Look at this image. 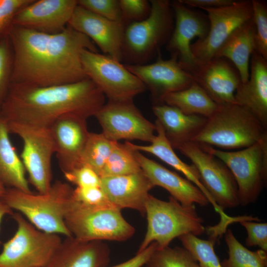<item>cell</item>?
Instances as JSON below:
<instances>
[{"label": "cell", "instance_id": "5bb4252c", "mask_svg": "<svg viewBox=\"0 0 267 267\" xmlns=\"http://www.w3.org/2000/svg\"><path fill=\"white\" fill-rule=\"evenodd\" d=\"M107 138L138 140L151 143L156 135V126L145 118L133 101H108L94 116Z\"/></svg>", "mask_w": 267, "mask_h": 267}, {"label": "cell", "instance_id": "52a82bcc", "mask_svg": "<svg viewBox=\"0 0 267 267\" xmlns=\"http://www.w3.org/2000/svg\"><path fill=\"white\" fill-rule=\"evenodd\" d=\"M222 161L237 185L240 205L256 202L267 183V135L254 144L234 151L200 145Z\"/></svg>", "mask_w": 267, "mask_h": 267}, {"label": "cell", "instance_id": "74e56055", "mask_svg": "<svg viewBox=\"0 0 267 267\" xmlns=\"http://www.w3.org/2000/svg\"><path fill=\"white\" fill-rule=\"evenodd\" d=\"M34 0H0V41L8 36L17 12Z\"/></svg>", "mask_w": 267, "mask_h": 267}, {"label": "cell", "instance_id": "9a60e30c", "mask_svg": "<svg viewBox=\"0 0 267 267\" xmlns=\"http://www.w3.org/2000/svg\"><path fill=\"white\" fill-rule=\"evenodd\" d=\"M174 14V27L166 48L171 57L176 58L186 71L195 63L191 42L195 38L202 40L207 35L209 22L206 14L194 10L178 0L171 2Z\"/></svg>", "mask_w": 267, "mask_h": 267}, {"label": "cell", "instance_id": "7402d4cb", "mask_svg": "<svg viewBox=\"0 0 267 267\" xmlns=\"http://www.w3.org/2000/svg\"><path fill=\"white\" fill-rule=\"evenodd\" d=\"M154 186L142 171L130 175L100 178V187L109 201L121 210L130 208L145 214L149 191Z\"/></svg>", "mask_w": 267, "mask_h": 267}, {"label": "cell", "instance_id": "8d00e7d4", "mask_svg": "<svg viewBox=\"0 0 267 267\" xmlns=\"http://www.w3.org/2000/svg\"><path fill=\"white\" fill-rule=\"evenodd\" d=\"M78 4L82 7L112 21H124L117 0H79Z\"/></svg>", "mask_w": 267, "mask_h": 267}, {"label": "cell", "instance_id": "cb8c5ba5", "mask_svg": "<svg viewBox=\"0 0 267 267\" xmlns=\"http://www.w3.org/2000/svg\"><path fill=\"white\" fill-rule=\"evenodd\" d=\"M250 63L248 80L236 89L235 102L250 111L267 129V60L255 50Z\"/></svg>", "mask_w": 267, "mask_h": 267}, {"label": "cell", "instance_id": "7bdbcfd3", "mask_svg": "<svg viewBox=\"0 0 267 267\" xmlns=\"http://www.w3.org/2000/svg\"><path fill=\"white\" fill-rule=\"evenodd\" d=\"M158 248L157 244L155 242H153L145 249L137 252L136 256L132 259L111 267H142L143 265H145L153 253Z\"/></svg>", "mask_w": 267, "mask_h": 267}, {"label": "cell", "instance_id": "4dcf8cb0", "mask_svg": "<svg viewBox=\"0 0 267 267\" xmlns=\"http://www.w3.org/2000/svg\"><path fill=\"white\" fill-rule=\"evenodd\" d=\"M142 171L135 156V150L128 144L118 142L105 162L100 178L130 175Z\"/></svg>", "mask_w": 267, "mask_h": 267}, {"label": "cell", "instance_id": "5b68a950", "mask_svg": "<svg viewBox=\"0 0 267 267\" xmlns=\"http://www.w3.org/2000/svg\"><path fill=\"white\" fill-rule=\"evenodd\" d=\"M147 229L137 252L152 242L158 249L169 246L175 238L186 234L201 235L205 231L204 221L196 210L195 205H182L170 196L168 201L159 199L150 194L145 206Z\"/></svg>", "mask_w": 267, "mask_h": 267}, {"label": "cell", "instance_id": "2e32d148", "mask_svg": "<svg viewBox=\"0 0 267 267\" xmlns=\"http://www.w3.org/2000/svg\"><path fill=\"white\" fill-rule=\"evenodd\" d=\"M125 67L149 89L154 105L164 104L167 94L186 89L194 83L191 74L180 66L176 58L164 60L160 54L153 63L129 64Z\"/></svg>", "mask_w": 267, "mask_h": 267}, {"label": "cell", "instance_id": "d4e9b609", "mask_svg": "<svg viewBox=\"0 0 267 267\" xmlns=\"http://www.w3.org/2000/svg\"><path fill=\"white\" fill-rule=\"evenodd\" d=\"M152 110L174 149L191 141L207 119L199 115H186L177 108L165 104L154 105Z\"/></svg>", "mask_w": 267, "mask_h": 267}, {"label": "cell", "instance_id": "3957f363", "mask_svg": "<svg viewBox=\"0 0 267 267\" xmlns=\"http://www.w3.org/2000/svg\"><path fill=\"white\" fill-rule=\"evenodd\" d=\"M73 189L69 184L56 180L45 193H26L6 188L0 199L40 230L68 237L72 235L65 218L74 200Z\"/></svg>", "mask_w": 267, "mask_h": 267}, {"label": "cell", "instance_id": "f546056e", "mask_svg": "<svg viewBox=\"0 0 267 267\" xmlns=\"http://www.w3.org/2000/svg\"><path fill=\"white\" fill-rule=\"evenodd\" d=\"M228 258L222 262V267H267V252L261 249L252 251L236 239L230 229L225 233Z\"/></svg>", "mask_w": 267, "mask_h": 267}, {"label": "cell", "instance_id": "ffe728a7", "mask_svg": "<svg viewBox=\"0 0 267 267\" xmlns=\"http://www.w3.org/2000/svg\"><path fill=\"white\" fill-rule=\"evenodd\" d=\"M77 4L76 0H34L17 12L12 25L44 33H58L68 25Z\"/></svg>", "mask_w": 267, "mask_h": 267}, {"label": "cell", "instance_id": "603a6c76", "mask_svg": "<svg viewBox=\"0 0 267 267\" xmlns=\"http://www.w3.org/2000/svg\"><path fill=\"white\" fill-rule=\"evenodd\" d=\"M110 249L102 241H83L68 237L44 267H106Z\"/></svg>", "mask_w": 267, "mask_h": 267}, {"label": "cell", "instance_id": "1f68e13d", "mask_svg": "<svg viewBox=\"0 0 267 267\" xmlns=\"http://www.w3.org/2000/svg\"><path fill=\"white\" fill-rule=\"evenodd\" d=\"M118 142L107 138L102 133L89 132L82 156V166L89 167L99 177Z\"/></svg>", "mask_w": 267, "mask_h": 267}, {"label": "cell", "instance_id": "4316f807", "mask_svg": "<svg viewBox=\"0 0 267 267\" xmlns=\"http://www.w3.org/2000/svg\"><path fill=\"white\" fill-rule=\"evenodd\" d=\"M255 32L252 18L233 31L215 55L225 58L234 65L242 83L249 79L250 58L256 49Z\"/></svg>", "mask_w": 267, "mask_h": 267}, {"label": "cell", "instance_id": "484cf974", "mask_svg": "<svg viewBox=\"0 0 267 267\" xmlns=\"http://www.w3.org/2000/svg\"><path fill=\"white\" fill-rule=\"evenodd\" d=\"M156 135L152 141L148 145H136L130 141L128 144L135 150L150 153L162 161L171 166L175 169L181 173L188 180L190 181L204 193L214 206L215 210L221 217L224 216V213L213 201L211 196L202 184L199 174L193 165H189L183 162L176 154L174 148L167 139L164 131L160 124L156 120Z\"/></svg>", "mask_w": 267, "mask_h": 267}, {"label": "cell", "instance_id": "d6a6232c", "mask_svg": "<svg viewBox=\"0 0 267 267\" xmlns=\"http://www.w3.org/2000/svg\"><path fill=\"white\" fill-rule=\"evenodd\" d=\"M146 267H200L193 255L184 247L169 246L157 249Z\"/></svg>", "mask_w": 267, "mask_h": 267}, {"label": "cell", "instance_id": "60d3db41", "mask_svg": "<svg viewBox=\"0 0 267 267\" xmlns=\"http://www.w3.org/2000/svg\"><path fill=\"white\" fill-rule=\"evenodd\" d=\"M123 20L141 21L149 15L151 5L145 0H119Z\"/></svg>", "mask_w": 267, "mask_h": 267}, {"label": "cell", "instance_id": "8992f818", "mask_svg": "<svg viewBox=\"0 0 267 267\" xmlns=\"http://www.w3.org/2000/svg\"><path fill=\"white\" fill-rule=\"evenodd\" d=\"M151 10L145 19L133 22L125 28L122 46L123 58L131 64H144L167 44L174 27L171 2L151 0Z\"/></svg>", "mask_w": 267, "mask_h": 267}, {"label": "cell", "instance_id": "6da1fadb", "mask_svg": "<svg viewBox=\"0 0 267 267\" xmlns=\"http://www.w3.org/2000/svg\"><path fill=\"white\" fill-rule=\"evenodd\" d=\"M8 36L13 52L11 84L47 87L81 81L88 78L82 51L97 52L89 38L69 25L55 33L12 25Z\"/></svg>", "mask_w": 267, "mask_h": 267}, {"label": "cell", "instance_id": "bcb514c9", "mask_svg": "<svg viewBox=\"0 0 267 267\" xmlns=\"http://www.w3.org/2000/svg\"><path fill=\"white\" fill-rule=\"evenodd\" d=\"M6 189V187L4 185V184L0 181V198H1L2 195L5 193Z\"/></svg>", "mask_w": 267, "mask_h": 267}, {"label": "cell", "instance_id": "277c9868", "mask_svg": "<svg viewBox=\"0 0 267 267\" xmlns=\"http://www.w3.org/2000/svg\"><path fill=\"white\" fill-rule=\"evenodd\" d=\"M267 135V129L248 109L236 103L218 106L191 141L219 149H242Z\"/></svg>", "mask_w": 267, "mask_h": 267}, {"label": "cell", "instance_id": "44dd1931", "mask_svg": "<svg viewBox=\"0 0 267 267\" xmlns=\"http://www.w3.org/2000/svg\"><path fill=\"white\" fill-rule=\"evenodd\" d=\"M135 156L142 172L153 186L167 190L182 205L197 204L204 207L210 203L200 189L186 178L146 157L141 152L135 150Z\"/></svg>", "mask_w": 267, "mask_h": 267}, {"label": "cell", "instance_id": "4fadbf2b", "mask_svg": "<svg viewBox=\"0 0 267 267\" xmlns=\"http://www.w3.org/2000/svg\"><path fill=\"white\" fill-rule=\"evenodd\" d=\"M207 12L209 29L202 40L191 44L195 61H206L215 56L229 36L240 26L252 18L251 0H235L230 5L202 8Z\"/></svg>", "mask_w": 267, "mask_h": 267}, {"label": "cell", "instance_id": "e575fe53", "mask_svg": "<svg viewBox=\"0 0 267 267\" xmlns=\"http://www.w3.org/2000/svg\"><path fill=\"white\" fill-rule=\"evenodd\" d=\"M252 18L255 27V51L267 60V4L261 0H252Z\"/></svg>", "mask_w": 267, "mask_h": 267}, {"label": "cell", "instance_id": "d590c367", "mask_svg": "<svg viewBox=\"0 0 267 267\" xmlns=\"http://www.w3.org/2000/svg\"><path fill=\"white\" fill-rule=\"evenodd\" d=\"M13 52L8 36L0 41V111L11 84Z\"/></svg>", "mask_w": 267, "mask_h": 267}, {"label": "cell", "instance_id": "8fae6325", "mask_svg": "<svg viewBox=\"0 0 267 267\" xmlns=\"http://www.w3.org/2000/svg\"><path fill=\"white\" fill-rule=\"evenodd\" d=\"M81 62L87 78L98 87L109 101H133L146 89L125 65L106 55L84 49Z\"/></svg>", "mask_w": 267, "mask_h": 267}, {"label": "cell", "instance_id": "83f0119b", "mask_svg": "<svg viewBox=\"0 0 267 267\" xmlns=\"http://www.w3.org/2000/svg\"><path fill=\"white\" fill-rule=\"evenodd\" d=\"M7 122L0 116V181L6 188L32 192L20 157L9 137Z\"/></svg>", "mask_w": 267, "mask_h": 267}, {"label": "cell", "instance_id": "7a4b0ae2", "mask_svg": "<svg viewBox=\"0 0 267 267\" xmlns=\"http://www.w3.org/2000/svg\"><path fill=\"white\" fill-rule=\"evenodd\" d=\"M105 97L89 78L47 87L11 84L0 116L7 122L48 128L65 114L94 116L105 104Z\"/></svg>", "mask_w": 267, "mask_h": 267}, {"label": "cell", "instance_id": "e0dca14e", "mask_svg": "<svg viewBox=\"0 0 267 267\" xmlns=\"http://www.w3.org/2000/svg\"><path fill=\"white\" fill-rule=\"evenodd\" d=\"M187 71L218 106L236 103L234 95L241 80L238 70L226 58L215 56L206 61H195Z\"/></svg>", "mask_w": 267, "mask_h": 267}, {"label": "cell", "instance_id": "f6af8a7d", "mask_svg": "<svg viewBox=\"0 0 267 267\" xmlns=\"http://www.w3.org/2000/svg\"><path fill=\"white\" fill-rule=\"evenodd\" d=\"M13 213L12 210L0 199V225L4 216L12 215Z\"/></svg>", "mask_w": 267, "mask_h": 267}, {"label": "cell", "instance_id": "ab89813d", "mask_svg": "<svg viewBox=\"0 0 267 267\" xmlns=\"http://www.w3.org/2000/svg\"><path fill=\"white\" fill-rule=\"evenodd\" d=\"M252 220L245 219L240 221L246 229L247 237L245 245L248 247L258 246L267 252V223L252 222Z\"/></svg>", "mask_w": 267, "mask_h": 267}, {"label": "cell", "instance_id": "ee69618b", "mask_svg": "<svg viewBox=\"0 0 267 267\" xmlns=\"http://www.w3.org/2000/svg\"><path fill=\"white\" fill-rule=\"evenodd\" d=\"M182 4L188 7L218 8L227 6L233 3L234 0H178Z\"/></svg>", "mask_w": 267, "mask_h": 267}, {"label": "cell", "instance_id": "f35d334b", "mask_svg": "<svg viewBox=\"0 0 267 267\" xmlns=\"http://www.w3.org/2000/svg\"><path fill=\"white\" fill-rule=\"evenodd\" d=\"M73 196L76 201L87 206L115 207L109 201L100 186L77 187L73 189Z\"/></svg>", "mask_w": 267, "mask_h": 267}, {"label": "cell", "instance_id": "7c38bea8", "mask_svg": "<svg viewBox=\"0 0 267 267\" xmlns=\"http://www.w3.org/2000/svg\"><path fill=\"white\" fill-rule=\"evenodd\" d=\"M176 149L196 167L202 184L222 211L240 205L237 183L222 161L191 141L179 145Z\"/></svg>", "mask_w": 267, "mask_h": 267}, {"label": "cell", "instance_id": "ba28073f", "mask_svg": "<svg viewBox=\"0 0 267 267\" xmlns=\"http://www.w3.org/2000/svg\"><path fill=\"white\" fill-rule=\"evenodd\" d=\"M121 210L114 206H89L74 199L65 222L72 236L80 241H124L134 235L135 229Z\"/></svg>", "mask_w": 267, "mask_h": 267}, {"label": "cell", "instance_id": "836d02e7", "mask_svg": "<svg viewBox=\"0 0 267 267\" xmlns=\"http://www.w3.org/2000/svg\"><path fill=\"white\" fill-rule=\"evenodd\" d=\"M178 238L183 247L193 255L200 267H222L214 250V238L204 240L191 234H184Z\"/></svg>", "mask_w": 267, "mask_h": 267}, {"label": "cell", "instance_id": "30bf717a", "mask_svg": "<svg viewBox=\"0 0 267 267\" xmlns=\"http://www.w3.org/2000/svg\"><path fill=\"white\" fill-rule=\"evenodd\" d=\"M7 127L9 133L18 136L23 142L20 158L29 183L39 193H46L52 183L51 159L55 154L48 128L15 122H7Z\"/></svg>", "mask_w": 267, "mask_h": 267}, {"label": "cell", "instance_id": "f1b7e54d", "mask_svg": "<svg viewBox=\"0 0 267 267\" xmlns=\"http://www.w3.org/2000/svg\"><path fill=\"white\" fill-rule=\"evenodd\" d=\"M163 103L175 107L188 115H199L208 118L218 105L196 83L182 90L170 93L164 98Z\"/></svg>", "mask_w": 267, "mask_h": 267}, {"label": "cell", "instance_id": "b9f144b4", "mask_svg": "<svg viewBox=\"0 0 267 267\" xmlns=\"http://www.w3.org/2000/svg\"><path fill=\"white\" fill-rule=\"evenodd\" d=\"M63 174L68 181L77 187H95L100 185V178L86 166H82Z\"/></svg>", "mask_w": 267, "mask_h": 267}, {"label": "cell", "instance_id": "9c48e42d", "mask_svg": "<svg viewBox=\"0 0 267 267\" xmlns=\"http://www.w3.org/2000/svg\"><path fill=\"white\" fill-rule=\"evenodd\" d=\"M12 216L17 228L3 244L0 267H44L60 245V237L40 230L18 212Z\"/></svg>", "mask_w": 267, "mask_h": 267}, {"label": "cell", "instance_id": "ac0fdd59", "mask_svg": "<svg viewBox=\"0 0 267 267\" xmlns=\"http://www.w3.org/2000/svg\"><path fill=\"white\" fill-rule=\"evenodd\" d=\"M87 120L83 116L68 114L57 118L48 127L63 174L82 166V156L89 133Z\"/></svg>", "mask_w": 267, "mask_h": 267}, {"label": "cell", "instance_id": "d6986e66", "mask_svg": "<svg viewBox=\"0 0 267 267\" xmlns=\"http://www.w3.org/2000/svg\"><path fill=\"white\" fill-rule=\"evenodd\" d=\"M124 23L108 20L77 4L68 25L89 38L104 54L121 62L126 28Z\"/></svg>", "mask_w": 267, "mask_h": 267}]
</instances>
